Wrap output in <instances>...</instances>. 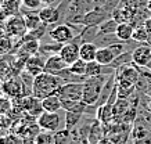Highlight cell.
<instances>
[{"label": "cell", "instance_id": "21", "mask_svg": "<svg viewBox=\"0 0 151 144\" xmlns=\"http://www.w3.org/2000/svg\"><path fill=\"white\" fill-rule=\"evenodd\" d=\"M133 32H134V27L130 22H124V24H118V28H116V37H118L121 42H129L132 40Z\"/></svg>", "mask_w": 151, "mask_h": 144}, {"label": "cell", "instance_id": "19", "mask_svg": "<svg viewBox=\"0 0 151 144\" xmlns=\"http://www.w3.org/2000/svg\"><path fill=\"white\" fill-rule=\"evenodd\" d=\"M115 58H116V54L111 50L110 46L99 47V50H97V56H96L97 62H100V64L104 65V67H108V65L112 64V61H114Z\"/></svg>", "mask_w": 151, "mask_h": 144}, {"label": "cell", "instance_id": "28", "mask_svg": "<svg viewBox=\"0 0 151 144\" xmlns=\"http://www.w3.org/2000/svg\"><path fill=\"white\" fill-rule=\"evenodd\" d=\"M132 39L137 43H147L148 42V32L144 25H139L134 27V32H133Z\"/></svg>", "mask_w": 151, "mask_h": 144}, {"label": "cell", "instance_id": "27", "mask_svg": "<svg viewBox=\"0 0 151 144\" xmlns=\"http://www.w3.org/2000/svg\"><path fill=\"white\" fill-rule=\"evenodd\" d=\"M132 53H133V51H126V53H122V54L116 57V58L112 61V64L108 65V67H111L112 69H118L119 67H122V65H125V64L132 62Z\"/></svg>", "mask_w": 151, "mask_h": 144}, {"label": "cell", "instance_id": "18", "mask_svg": "<svg viewBox=\"0 0 151 144\" xmlns=\"http://www.w3.org/2000/svg\"><path fill=\"white\" fill-rule=\"evenodd\" d=\"M97 50H99V46L94 42H83L81 44V58L86 62L94 61L97 56Z\"/></svg>", "mask_w": 151, "mask_h": 144}, {"label": "cell", "instance_id": "36", "mask_svg": "<svg viewBox=\"0 0 151 144\" xmlns=\"http://www.w3.org/2000/svg\"><path fill=\"white\" fill-rule=\"evenodd\" d=\"M99 144H115V143H112V141H111V140L108 139V137H104V139L101 140V141H100Z\"/></svg>", "mask_w": 151, "mask_h": 144}, {"label": "cell", "instance_id": "7", "mask_svg": "<svg viewBox=\"0 0 151 144\" xmlns=\"http://www.w3.org/2000/svg\"><path fill=\"white\" fill-rule=\"evenodd\" d=\"M49 36L53 42H57V43H68L71 40H73L75 37L78 36V33L75 31L72 25L69 24H58L55 25L53 29H50L49 32Z\"/></svg>", "mask_w": 151, "mask_h": 144}, {"label": "cell", "instance_id": "14", "mask_svg": "<svg viewBox=\"0 0 151 144\" xmlns=\"http://www.w3.org/2000/svg\"><path fill=\"white\" fill-rule=\"evenodd\" d=\"M39 17L45 25H53L55 22H60L61 13H60L58 6H46L39 10Z\"/></svg>", "mask_w": 151, "mask_h": 144}, {"label": "cell", "instance_id": "24", "mask_svg": "<svg viewBox=\"0 0 151 144\" xmlns=\"http://www.w3.org/2000/svg\"><path fill=\"white\" fill-rule=\"evenodd\" d=\"M24 18H25V24H27L28 31H33V29H37L43 27L45 24L42 22L40 17H39V13H35V11H29L28 14H22Z\"/></svg>", "mask_w": 151, "mask_h": 144}, {"label": "cell", "instance_id": "20", "mask_svg": "<svg viewBox=\"0 0 151 144\" xmlns=\"http://www.w3.org/2000/svg\"><path fill=\"white\" fill-rule=\"evenodd\" d=\"M42 105H43V110L46 112H57L63 110V101L57 94H51L49 97L43 98Z\"/></svg>", "mask_w": 151, "mask_h": 144}, {"label": "cell", "instance_id": "3", "mask_svg": "<svg viewBox=\"0 0 151 144\" xmlns=\"http://www.w3.org/2000/svg\"><path fill=\"white\" fill-rule=\"evenodd\" d=\"M36 123L42 130L50 133H55L61 129H65V111L64 110L57 112L45 111L40 116H37Z\"/></svg>", "mask_w": 151, "mask_h": 144}, {"label": "cell", "instance_id": "5", "mask_svg": "<svg viewBox=\"0 0 151 144\" xmlns=\"http://www.w3.org/2000/svg\"><path fill=\"white\" fill-rule=\"evenodd\" d=\"M82 43H83L82 36L78 35L73 40H71L68 43H64L58 54L68 65L73 64L75 61H78L81 58V44Z\"/></svg>", "mask_w": 151, "mask_h": 144}, {"label": "cell", "instance_id": "1", "mask_svg": "<svg viewBox=\"0 0 151 144\" xmlns=\"http://www.w3.org/2000/svg\"><path fill=\"white\" fill-rule=\"evenodd\" d=\"M61 85H64L63 79L57 75L49 74V72H42L40 75L35 76L32 87V96H35L39 100L49 97L51 94H55Z\"/></svg>", "mask_w": 151, "mask_h": 144}, {"label": "cell", "instance_id": "8", "mask_svg": "<svg viewBox=\"0 0 151 144\" xmlns=\"http://www.w3.org/2000/svg\"><path fill=\"white\" fill-rule=\"evenodd\" d=\"M61 100H82L83 96V83L81 82H71L64 83L55 92Z\"/></svg>", "mask_w": 151, "mask_h": 144}, {"label": "cell", "instance_id": "6", "mask_svg": "<svg viewBox=\"0 0 151 144\" xmlns=\"http://www.w3.org/2000/svg\"><path fill=\"white\" fill-rule=\"evenodd\" d=\"M140 76H142L140 71L133 62L125 64L122 67H119L118 69H115V79L118 83H128L132 86H136Z\"/></svg>", "mask_w": 151, "mask_h": 144}, {"label": "cell", "instance_id": "30", "mask_svg": "<svg viewBox=\"0 0 151 144\" xmlns=\"http://www.w3.org/2000/svg\"><path fill=\"white\" fill-rule=\"evenodd\" d=\"M86 65H87L86 61H83L82 58H79L78 61H75L73 64L69 65V69H71V72L75 75L85 76V74H86Z\"/></svg>", "mask_w": 151, "mask_h": 144}, {"label": "cell", "instance_id": "13", "mask_svg": "<svg viewBox=\"0 0 151 144\" xmlns=\"http://www.w3.org/2000/svg\"><path fill=\"white\" fill-rule=\"evenodd\" d=\"M46 60H47V57L43 56L42 53H37L35 56H31L27 60V64H25L24 71H27L28 74H31L32 76H37L42 72H45Z\"/></svg>", "mask_w": 151, "mask_h": 144}, {"label": "cell", "instance_id": "10", "mask_svg": "<svg viewBox=\"0 0 151 144\" xmlns=\"http://www.w3.org/2000/svg\"><path fill=\"white\" fill-rule=\"evenodd\" d=\"M14 61H15V56L11 53L0 54V83L19 75V72L14 67Z\"/></svg>", "mask_w": 151, "mask_h": 144}, {"label": "cell", "instance_id": "29", "mask_svg": "<svg viewBox=\"0 0 151 144\" xmlns=\"http://www.w3.org/2000/svg\"><path fill=\"white\" fill-rule=\"evenodd\" d=\"M14 108L13 98H10L6 94H0V114H10Z\"/></svg>", "mask_w": 151, "mask_h": 144}, {"label": "cell", "instance_id": "26", "mask_svg": "<svg viewBox=\"0 0 151 144\" xmlns=\"http://www.w3.org/2000/svg\"><path fill=\"white\" fill-rule=\"evenodd\" d=\"M104 69H105L104 65H101L96 60L89 61L86 65V74H85V76H86V79L87 78H94V76H99V75L104 74Z\"/></svg>", "mask_w": 151, "mask_h": 144}, {"label": "cell", "instance_id": "37", "mask_svg": "<svg viewBox=\"0 0 151 144\" xmlns=\"http://www.w3.org/2000/svg\"><path fill=\"white\" fill-rule=\"evenodd\" d=\"M147 69H148V71H150V72H151V61H150V62H148V64H147Z\"/></svg>", "mask_w": 151, "mask_h": 144}, {"label": "cell", "instance_id": "33", "mask_svg": "<svg viewBox=\"0 0 151 144\" xmlns=\"http://www.w3.org/2000/svg\"><path fill=\"white\" fill-rule=\"evenodd\" d=\"M22 7L24 9H28L29 11H36L42 4H43V0H22ZM28 11V13H29Z\"/></svg>", "mask_w": 151, "mask_h": 144}, {"label": "cell", "instance_id": "32", "mask_svg": "<svg viewBox=\"0 0 151 144\" xmlns=\"http://www.w3.org/2000/svg\"><path fill=\"white\" fill-rule=\"evenodd\" d=\"M13 125H14V121L9 114H0V129L9 130L11 129Z\"/></svg>", "mask_w": 151, "mask_h": 144}, {"label": "cell", "instance_id": "11", "mask_svg": "<svg viewBox=\"0 0 151 144\" xmlns=\"http://www.w3.org/2000/svg\"><path fill=\"white\" fill-rule=\"evenodd\" d=\"M18 105L22 108V111L25 114H28L32 118H36L40 116L45 110H43V105H42V100L36 98L35 96H27V97L18 98Z\"/></svg>", "mask_w": 151, "mask_h": 144}, {"label": "cell", "instance_id": "23", "mask_svg": "<svg viewBox=\"0 0 151 144\" xmlns=\"http://www.w3.org/2000/svg\"><path fill=\"white\" fill-rule=\"evenodd\" d=\"M85 118V114H79V112H68L65 111V129L73 130L79 126Z\"/></svg>", "mask_w": 151, "mask_h": 144}, {"label": "cell", "instance_id": "25", "mask_svg": "<svg viewBox=\"0 0 151 144\" xmlns=\"http://www.w3.org/2000/svg\"><path fill=\"white\" fill-rule=\"evenodd\" d=\"M53 136H54V144H75L72 130L61 129L58 132L53 133Z\"/></svg>", "mask_w": 151, "mask_h": 144}, {"label": "cell", "instance_id": "22", "mask_svg": "<svg viewBox=\"0 0 151 144\" xmlns=\"http://www.w3.org/2000/svg\"><path fill=\"white\" fill-rule=\"evenodd\" d=\"M116 28H118V22L115 21L114 18H108L105 19L104 22H101L100 25H97V36H103V35H112V33L116 32ZM96 40V39H94Z\"/></svg>", "mask_w": 151, "mask_h": 144}, {"label": "cell", "instance_id": "38", "mask_svg": "<svg viewBox=\"0 0 151 144\" xmlns=\"http://www.w3.org/2000/svg\"><path fill=\"white\" fill-rule=\"evenodd\" d=\"M4 132H6V130H3V129H0V137H1V136H4Z\"/></svg>", "mask_w": 151, "mask_h": 144}, {"label": "cell", "instance_id": "15", "mask_svg": "<svg viewBox=\"0 0 151 144\" xmlns=\"http://www.w3.org/2000/svg\"><path fill=\"white\" fill-rule=\"evenodd\" d=\"M69 65L65 62L60 54H54V56L47 57L46 60V65H45V72H49V74L57 75L61 71L67 69Z\"/></svg>", "mask_w": 151, "mask_h": 144}, {"label": "cell", "instance_id": "34", "mask_svg": "<svg viewBox=\"0 0 151 144\" xmlns=\"http://www.w3.org/2000/svg\"><path fill=\"white\" fill-rule=\"evenodd\" d=\"M133 144H151V135H148L144 139H139V140H133Z\"/></svg>", "mask_w": 151, "mask_h": 144}, {"label": "cell", "instance_id": "17", "mask_svg": "<svg viewBox=\"0 0 151 144\" xmlns=\"http://www.w3.org/2000/svg\"><path fill=\"white\" fill-rule=\"evenodd\" d=\"M104 137V125L99 119H94V122L92 123V128H90V133H89V144H99Z\"/></svg>", "mask_w": 151, "mask_h": 144}, {"label": "cell", "instance_id": "9", "mask_svg": "<svg viewBox=\"0 0 151 144\" xmlns=\"http://www.w3.org/2000/svg\"><path fill=\"white\" fill-rule=\"evenodd\" d=\"M6 31L9 32L10 36L17 37V39H22L25 35L28 33L27 24H25V18L24 15H11L7 22H6Z\"/></svg>", "mask_w": 151, "mask_h": 144}, {"label": "cell", "instance_id": "16", "mask_svg": "<svg viewBox=\"0 0 151 144\" xmlns=\"http://www.w3.org/2000/svg\"><path fill=\"white\" fill-rule=\"evenodd\" d=\"M108 18H111L110 14L94 9L92 11H89L87 14H85L82 25L83 27H97V25H100L101 22H104L105 19H108Z\"/></svg>", "mask_w": 151, "mask_h": 144}, {"label": "cell", "instance_id": "2", "mask_svg": "<svg viewBox=\"0 0 151 144\" xmlns=\"http://www.w3.org/2000/svg\"><path fill=\"white\" fill-rule=\"evenodd\" d=\"M115 72H104L103 75L94 76V78H87L83 82V96L82 100L89 105H96L99 98L101 96L103 87H104L105 82L108 79V76Z\"/></svg>", "mask_w": 151, "mask_h": 144}, {"label": "cell", "instance_id": "35", "mask_svg": "<svg viewBox=\"0 0 151 144\" xmlns=\"http://www.w3.org/2000/svg\"><path fill=\"white\" fill-rule=\"evenodd\" d=\"M143 105H144V110H147L148 112H151V97H148L147 104H143Z\"/></svg>", "mask_w": 151, "mask_h": 144}, {"label": "cell", "instance_id": "12", "mask_svg": "<svg viewBox=\"0 0 151 144\" xmlns=\"http://www.w3.org/2000/svg\"><path fill=\"white\" fill-rule=\"evenodd\" d=\"M151 61V46L147 43H142L137 46L132 53V62L139 68L147 67V64Z\"/></svg>", "mask_w": 151, "mask_h": 144}, {"label": "cell", "instance_id": "4", "mask_svg": "<svg viewBox=\"0 0 151 144\" xmlns=\"http://www.w3.org/2000/svg\"><path fill=\"white\" fill-rule=\"evenodd\" d=\"M0 93L9 96L13 100H18V98L27 97L25 94V87L21 80V76H14L9 80H4L0 83Z\"/></svg>", "mask_w": 151, "mask_h": 144}, {"label": "cell", "instance_id": "31", "mask_svg": "<svg viewBox=\"0 0 151 144\" xmlns=\"http://www.w3.org/2000/svg\"><path fill=\"white\" fill-rule=\"evenodd\" d=\"M35 144H54V136L50 132H45L39 133L35 137Z\"/></svg>", "mask_w": 151, "mask_h": 144}, {"label": "cell", "instance_id": "39", "mask_svg": "<svg viewBox=\"0 0 151 144\" xmlns=\"http://www.w3.org/2000/svg\"><path fill=\"white\" fill-rule=\"evenodd\" d=\"M0 4H1V0H0Z\"/></svg>", "mask_w": 151, "mask_h": 144}]
</instances>
